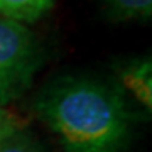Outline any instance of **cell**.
Here are the masks:
<instances>
[{"mask_svg":"<svg viewBox=\"0 0 152 152\" xmlns=\"http://www.w3.org/2000/svg\"><path fill=\"white\" fill-rule=\"evenodd\" d=\"M36 108L66 152H120L130 113L120 90L91 78H63L44 90Z\"/></svg>","mask_w":152,"mask_h":152,"instance_id":"cell-1","label":"cell"},{"mask_svg":"<svg viewBox=\"0 0 152 152\" xmlns=\"http://www.w3.org/2000/svg\"><path fill=\"white\" fill-rule=\"evenodd\" d=\"M41 64L37 37L22 22L0 17V107L26 91Z\"/></svg>","mask_w":152,"mask_h":152,"instance_id":"cell-2","label":"cell"},{"mask_svg":"<svg viewBox=\"0 0 152 152\" xmlns=\"http://www.w3.org/2000/svg\"><path fill=\"white\" fill-rule=\"evenodd\" d=\"M120 78L124 86L140 102L147 110L152 107V68L151 58L132 61L120 69Z\"/></svg>","mask_w":152,"mask_h":152,"instance_id":"cell-3","label":"cell"},{"mask_svg":"<svg viewBox=\"0 0 152 152\" xmlns=\"http://www.w3.org/2000/svg\"><path fill=\"white\" fill-rule=\"evenodd\" d=\"M53 7V0H0V14L17 22H32Z\"/></svg>","mask_w":152,"mask_h":152,"instance_id":"cell-4","label":"cell"},{"mask_svg":"<svg viewBox=\"0 0 152 152\" xmlns=\"http://www.w3.org/2000/svg\"><path fill=\"white\" fill-rule=\"evenodd\" d=\"M103 5L113 20H145L152 14V0H103Z\"/></svg>","mask_w":152,"mask_h":152,"instance_id":"cell-5","label":"cell"},{"mask_svg":"<svg viewBox=\"0 0 152 152\" xmlns=\"http://www.w3.org/2000/svg\"><path fill=\"white\" fill-rule=\"evenodd\" d=\"M0 152H44L39 142L24 127L0 140Z\"/></svg>","mask_w":152,"mask_h":152,"instance_id":"cell-6","label":"cell"},{"mask_svg":"<svg viewBox=\"0 0 152 152\" xmlns=\"http://www.w3.org/2000/svg\"><path fill=\"white\" fill-rule=\"evenodd\" d=\"M22 124L15 115L9 112L7 108L0 107V140L5 139L7 135H10L12 132H15L17 129H20Z\"/></svg>","mask_w":152,"mask_h":152,"instance_id":"cell-7","label":"cell"}]
</instances>
